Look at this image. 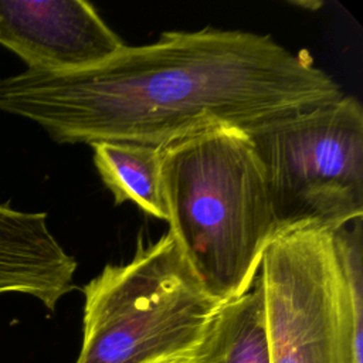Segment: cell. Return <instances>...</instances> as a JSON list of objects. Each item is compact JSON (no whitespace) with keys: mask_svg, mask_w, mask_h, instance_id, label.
<instances>
[{"mask_svg":"<svg viewBox=\"0 0 363 363\" xmlns=\"http://www.w3.org/2000/svg\"><path fill=\"white\" fill-rule=\"evenodd\" d=\"M343 95L308 51L214 27L166 31L81 71L26 68L0 79V111L33 121L57 143L162 149L211 128L250 130Z\"/></svg>","mask_w":363,"mask_h":363,"instance_id":"obj_1","label":"cell"},{"mask_svg":"<svg viewBox=\"0 0 363 363\" xmlns=\"http://www.w3.org/2000/svg\"><path fill=\"white\" fill-rule=\"evenodd\" d=\"M169 233L220 303L258 275L275 220L262 164L247 130L211 128L163 149Z\"/></svg>","mask_w":363,"mask_h":363,"instance_id":"obj_2","label":"cell"},{"mask_svg":"<svg viewBox=\"0 0 363 363\" xmlns=\"http://www.w3.org/2000/svg\"><path fill=\"white\" fill-rule=\"evenodd\" d=\"M258 274L271 363H363L360 221L277 233Z\"/></svg>","mask_w":363,"mask_h":363,"instance_id":"obj_3","label":"cell"},{"mask_svg":"<svg viewBox=\"0 0 363 363\" xmlns=\"http://www.w3.org/2000/svg\"><path fill=\"white\" fill-rule=\"evenodd\" d=\"M75 363H163L191 356L223 305L201 285L174 237L138 238L133 257L82 286Z\"/></svg>","mask_w":363,"mask_h":363,"instance_id":"obj_4","label":"cell"},{"mask_svg":"<svg viewBox=\"0 0 363 363\" xmlns=\"http://www.w3.org/2000/svg\"><path fill=\"white\" fill-rule=\"evenodd\" d=\"M247 133L265 173L275 234L335 231L363 217V109L356 96L282 115Z\"/></svg>","mask_w":363,"mask_h":363,"instance_id":"obj_5","label":"cell"},{"mask_svg":"<svg viewBox=\"0 0 363 363\" xmlns=\"http://www.w3.org/2000/svg\"><path fill=\"white\" fill-rule=\"evenodd\" d=\"M0 45L27 69L71 72L104 64L126 44L84 0H0Z\"/></svg>","mask_w":363,"mask_h":363,"instance_id":"obj_6","label":"cell"},{"mask_svg":"<svg viewBox=\"0 0 363 363\" xmlns=\"http://www.w3.org/2000/svg\"><path fill=\"white\" fill-rule=\"evenodd\" d=\"M75 258L50 231L45 213L0 203V295H28L54 311L75 288Z\"/></svg>","mask_w":363,"mask_h":363,"instance_id":"obj_7","label":"cell"},{"mask_svg":"<svg viewBox=\"0 0 363 363\" xmlns=\"http://www.w3.org/2000/svg\"><path fill=\"white\" fill-rule=\"evenodd\" d=\"M89 146L96 172L116 206L132 201L147 216L167 220L162 186V147L125 140H99Z\"/></svg>","mask_w":363,"mask_h":363,"instance_id":"obj_8","label":"cell"},{"mask_svg":"<svg viewBox=\"0 0 363 363\" xmlns=\"http://www.w3.org/2000/svg\"><path fill=\"white\" fill-rule=\"evenodd\" d=\"M196 353L204 363H271L259 274L245 294L218 308Z\"/></svg>","mask_w":363,"mask_h":363,"instance_id":"obj_9","label":"cell"},{"mask_svg":"<svg viewBox=\"0 0 363 363\" xmlns=\"http://www.w3.org/2000/svg\"><path fill=\"white\" fill-rule=\"evenodd\" d=\"M163 363H204L201 360V357L194 353L191 356H186V357H180V359H173V360H167V362H163Z\"/></svg>","mask_w":363,"mask_h":363,"instance_id":"obj_10","label":"cell"}]
</instances>
